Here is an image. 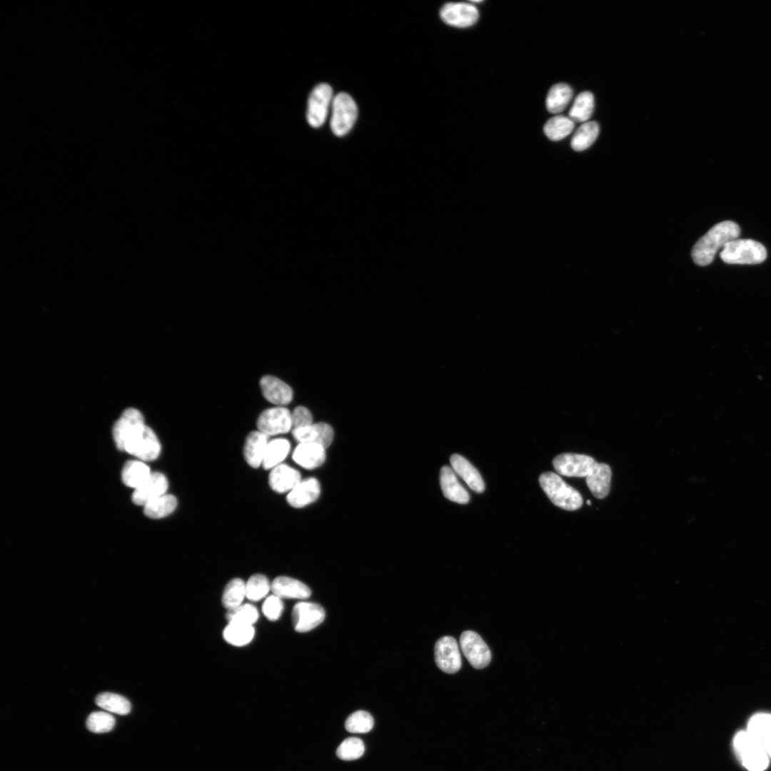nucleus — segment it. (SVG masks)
Instances as JSON below:
<instances>
[{"label":"nucleus","mask_w":771,"mask_h":771,"mask_svg":"<svg viewBox=\"0 0 771 771\" xmlns=\"http://www.w3.org/2000/svg\"><path fill=\"white\" fill-rule=\"evenodd\" d=\"M740 233V226L734 221H725L715 224L695 244L692 250L694 262L701 266L709 265L717 251L737 239Z\"/></svg>","instance_id":"obj_1"},{"label":"nucleus","mask_w":771,"mask_h":771,"mask_svg":"<svg viewBox=\"0 0 771 771\" xmlns=\"http://www.w3.org/2000/svg\"><path fill=\"white\" fill-rule=\"evenodd\" d=\"M539 483L551 502L567 510H575L583 503L580 493L567 484L558 475L545 472L540 475Z\"/></svg>","instance_id":"obj_2"},{"label":"nucleus","mask_w":771,"mask_h":771,"mask_svg":"<svg viewBox=\"0 0 771 771\" xmlns=\"http://www.w3.org/2000/svg\"><path fill=\"white\" fill-rule=\"evenodd\" d=\"M734 748L742 765L749 771H763L769 763V756L762 743L747 730L737 733Z\"/></svg>","instance_id":"obj_3"},{"label":"nucleus","mask_w":771,"mask_h":771,"mask_svg":"<svg viewBox=\"0 0 771 771\" xmlns=\"http://www.w3.org/2000/svg\"><path fill=\"white\" fill-rule=\"evenodd\" d=\"M721 259L730 264H757L767 257L765 246L752 239H735L727 243L720 253Z\"/></svg>","instance_id":"obj_4"},{"label":"nucleus","mask_w":771,"mask_h":771,"mask_svg":"<svg viewBox=\"0 0 771 771\" xmlns=\"http://www.w3.org/2000/svg\"><path fill=\"white\" fill-rule=\"evenodd\" d=\"M331 128L338 136L346 135L353 127L358 115L354 100L346 93L341 92L332 102Z\"/></svg>","instance_id":"obj_5"},{"label":"nucleus","mask_w":771,"mask_h":771,"mask_svg":"<svg viewBox=\"0 0 771 771\" xmlns=\"http://www.w3.org/2000/svg\"><path fill=\"white\" fill-rule=\"evenodd\" d=\"M146 427L143 416L138 410L126 409L113 428V437L117 448L124 450L126 445L141 433Z\"/></svg>","instance_id":"obj_6"},{"label":"nucleus","mask_w":771,"mask_h":771,"mask_svg":"<svg viewBox=\"0 0 771 771\" xmlns=\"http://www.w3.org/2000/svg\"><path fill=\"white\" fill-rule=\"evenodd\" d=\"M333 99V91L328 84H319L313 89L308 98L306 114L310 126L318 128L323 124Z\"/></svg>","instance_id":"obj_7"},{"label":"nucleus","mask_w":771,"mask_h":771,"mask_svg":"<svg viewBox=\"0 0 771 771\" xmlns=\"http://www.w3.org/2000/svg\"><path fill=\"white\" fill-rule=\"evenodd\" d=\"M459 642L463 655L474 668L482 669L488 665L491 652L478 633L465 630L460 635Z\"/></svg>","instance_id":"obj_8"},{"label":"nucleus","mask_w":771,"mask_h":771,"mask_svg":"<svg viewBox=\"0 0 771 771\" xmlns=\"http://www.w3.org/2000/svg\"><path fill=\"white\" fill-rule=\"evenodd\" d=\"M256 425L268 436L288 433L293 428L291 413L283 406L268 408L259 415Z\"/></svg>","instance_id":"obj_9"},{"label":"nucleus","mask_w":771,"mask_h":771,"mask_svg":"<svg viewBox=\"0 0 771 771\" xmlns=\"http://www.w3.org/2000/svg\"><path fill=\"white\" fill-rule=\"evenodd\" d=\"M597 462L590 456L576 453H562L553 460L555 470L568 477H587Z\"/></svg>","instance_id":"obj_10"},{"label":"nucleus","mask_w":771,"mask_h":771,"mask_svg":"<svg viewBox=\"0 0 771 771\" xmlns=\"http://www.w3.org/2000/svg\"><path fill=\"white\" fill-rule=\"evenodd\" d=\"M437 666L443 672L453 674L461 667V657L455 639L446 635L437 640L434 647Z\"/></svg>","instance_id":"obj_11"},{"label":"nucleus","mask_w":771,"mask_h":771,"mask_svg":"<svg viewBox=\"0 0 771 771\" xmlns=\"http://www.w3.org/2000/svg\"><path fill=\"white\" fill-rule=\"evenodd\" d=\"M325 618V610L315 603L299 602L293 608L292 621L296 631L306 633L320 625Z\"/></svg>","instance_id":"obj_12"},{"label":"nucleus","mask_w":771,"mask_h":771,"mask_svg":"<svg viewBox=\"0 0 771 771\" xmlns=\"http://www.w3.org/2000/svg\"><path fill=\"white\" fill-rule=\"evenodd\" d=\"M441 19L447 24L458 28L473 25L478 19L477 8L464 2H448L440 10Z\"/></svg>","instance_id":"obj_13"},{"label":"nucleus","mask_w":771,"mask_h":771,"mask_svg":"<svg viewBox=\"0 0 771 771\" xmlns=\"http://www.w3.org/2000/svg\"><path fill=\"white\" fill-rule=\"evenodd\" d=\"M124 450L141 460L151 461L159 455L161 444L153 430L146 425L141 433L126 445Z\"/></svg>","instance_id":"obj_14"},{"label":"nucleus","mask_w":771,"mask_h":771,"mask_svg":"<svg viewBox=\"0 0 771 771\" xmlns=\"http://www.w3.org/2000/svg\"><path fill=\"white\" fill-rule=\"evenodd\" d=\"M168 485V480L163 474L151 473L148 478L134 490L132 500L136 505L144 506L156 498L166 494Z\"/></svg>","instance_id":"obj_15"},{"label":"nucleus","mask_w":771,"mask_h":771,"mask_svg":"<svg viewBox=\"0 0 771 771\" xmlns=\"http://www.w3.org/2000/svg\"><path fill=\"white\" fill-rule=\"evenodd\" d=\"M260 387L263 397L274 405L283 406L292 401L293 395L292 388L275 376L262 377L260 380Z\"/></svg>","instance_id":"obj_16"},{"label":"nucleus","mask_w":771,"mask_h":771,"mask_svg":"<svg viewBox=\"0 0 771 771\" xmlns=\"http://www.w3.org/2000/svg\"><path fill=\"white\" fill-rule=\"evenodd\" d=\"M292 434L299 443H314L325 448L330 445L334 436L332 427L326 423H312L306 427L293 428Z\"/></svg>","instance_id":"obj_17"},{"label":"nucleus","mask_w":771,"mask_h":771,"mask_svg":"<svg viewBox=\"0 0 771 771\" xmlns=\"http://www.w3.org/2000/svg\"><path fill=\"white\" fill-rule=\"evenodd\" d=\"M321 493L319 482L314 478L301 480L288 494L286 500L293 508H303L316 501Z\"/></svg>","instance_id":"obj_18"},{"label":"nucleus","mask_w":771,"mask_h":771,"mask_svg":"<svg viewBox=\"0 0 771 771\" xmlns=\"http://www.w3.org/2000/svg\"><path fill=\"white\" fill-rule=\"evenodd\" d=\"M271 585L273 595L280 598L303 600L308 598L311 593L306 585L289 577H277Z\"/></svg>","instance_id":"obj_19"},{"label":"nucleus","mask_w":771,"mask_h":771,"mask_svg":"<svg viewBox=\"0 0 771 771\" xmlns=\"http://www.w3.org/2000/svg\"><path fill=\"white\" fill-rule=\"evenodd\" d=\"M326 448L314 443H299L293 453V460L306 469L321 465L326 459Z\"/></svg>","instance_id":"obj_20"},{"label":"nucleus","mask_w":771,"mask_h":771,"mask_svg":"<svg viewBox=\"0 0 771 771\" xmlns=\"http://www.w3.org/2000/svg\"><path fill=\"white\" fill-rule=\"evenodd\" d=\"M440 483L443 495L448 500L460 504L469 502L468 493L458 482L454 470L449 466L441 468Z\"/></svg>","instance_id":"obj_21"},{"label":"nucleus","mask_w":771,"mask_h":771,"mask_svg":"<svg viewBox=\"0 0 771 771\" xmlns=\"http://www.w3.org/2000/svg\"><path fill=\"white\" fill-rule=\"evenodd\" d=\"M301 480L297 470L283 463L272 468L268 478L272 490L280 493L290 492Z\"/></svg>","instance_id":"obj_22"},{"label":"nucleus","mask_w":771,"mask_h":771,"mask_svg":"<svg viewBox=\"0 0 771 771\" xmlns=\"http://www.w3.org/2000/svg\"><path fill=\"white\" fill-rule=\"evenodd\" d=\"M612 471L603 463H596L586 477V483L592 494L598 499L605 498L610 489Z\"/></svg>","instance_id":"obj_23"},{"label":"nucleus","mask_w":771,"mask_h":771,"mask_svg":"<svg viewBox=\"0 0 771 771\" xmlns=\"http://www.w3.org/2000/svg\"><path fill=\"white\" fill-rule=\"evenodd\" d=\"M268 436L260 430L251 432L246 437L243 455L247 463L258 468L263 463L268 443Z\"/></svg>","instance_id":"obj_24"},{"label":"nucleus","mask_w":771,"mask_h":771,"mask_svg":"<svg viewBox=\"0 0 771 771\" xmlns=\"http://www.w3.org/2000/svg\"><path fill=\"white\" fill-rule=\"evenodd\" d=\"M450 464L455 472L467 485L477 493H483L485 490L483 480L476 468L464 457L459 454H453L450 458Z\"/></svg>","instance_id":"obj_25"},{"label":"nucleus","mask_w":771,"mask_h":771,"mask_svg":"<svg viewBox=\"0 0 771 771\" xmlns=\"http://www.w3.org/2000/svg\"><path fill=\"white\" fill-rule=\"evenodd\" d=\"M573 95L571 87L564 83L553 85L546 97V107L549 112L558 114L568 105Z\"/></svg>","instance_id":"obj_26"},{"label":"nucleus","mask_w":771,"mask_h":771,"mask_svg":"<svg viewBox=\"0 0 771 771\" xmlns=\"http://www.w3.org/2000/svg\"><path fill=\"white\" fill-rule=\"evenodd\" d=\"M151 474L149 467L142 461L129 460L122 469L121 478L126 485L136 489L142 485Z\"/></svg>","instance_id":"obj_27"},{"label":"nucleus","mask_w":771,"mask_h":771,"mask_svg":"<svg viewBox=\"0 0 771 771\" xmlns=\"http://www.w3.org/2000/svg\"><path fill=\"white\" fill-rule=\"evenodd\" d=\"M291 448L290 442L285 438H276L268 442L263 460L265 469H271L281 464Z\"/></svg>","instance_id":"obj_28"},{"label":"nucleus","mask_w":771,"mask_h":771,"mask_svg":"<svg viewBox=\"0 0 771 771\" xmlns=\"http://www.w3.org/2000/svg\"><path fill=\"white\" fill-rule=\"evenodd\" d=\"M594 110V96L590 91H583L575 99L568 112L569 118L574 122H586Z\"/></svg>","instance_id":"obj_29"},{"label":"nucleus","mask_w":771,"mask_h":771,"mask_svg":"<svg viewBox=\"0 0 771 771\" xmlns=\"http://www.w3.org/2000/svg\"><path fill=\"white\" fill-rule=\"evenodd\" d=\"M598 134V124L593 121H586L574 133L570 141L571 147L577 151L585 150L594 143Z\"/></svg>","instance_id":"obj_30"},{"label":"nucleus","mask_w":771,"mask_h":771,"mask_svg":"<svg viewBox=\"0 0 771 771\" xmlns=\"http://www.w3.org/2000/svg\"><path fill=\"white\" fill-rule=\"evenodd\" d=\"M176 505L177 500L175 496L163 494L146 503L143 506V512L150 518H161L173 513Z\"/></svg>","instance_id":"obj_31"},{"label":"nucleus","mask_w":771,"mask_h":771,"mask_svg":"<svg viewBox=\"0 0 771 771\" xmlns=\"http://www.w3.org/2000/svg\"><path fill=\"white\" fill-rule=\"evenodd\" d=\"M575 122L569 117L562 115L553 116L543 127L546 136L551 141H560L568 136L573 130Z\"/></svg>","instance_id":"obj_32"},{"label":"nucleus","mask_w":771,"mask_h":771,"mask_svg":"<svg viewBox=\"0 0 771 771\" xmlns=\"http://www.w3.org/2000/svg\"><path fill=\"white\" fill-rule=\"evenodd\" d=\"M223 635L228 643L235 646H243L252 640L254 629L251 625L228 623L223 630Z\"/></svg>","instance_id":"obj_33"},{"label":"nucleus","mask_w":771,"mask_h":771,"mask_svg":"<svg viewBox=\"0 0 771 771\" xmlns=\"http://www.w3.org/2000/svg\"><path fill=\"white\" fill-rule=\"evenodd\" d=\"M96 704L113 713L126 715L131 710V704L124 697L112 692H103L97 695Z\"/></svg>","instance_id":"obj_34"},{"label":"nucleus","mask_w":771,"mask_h":771,"mask_svg":"<svg viewBox=\"0 0 771 771\" xmlns=\"http://www.w3.org/2000/svg\"><path fill=\"white\" fill-rule=\"evenodd\" d=\"M245 597L246 583L240 578H234L224 588L222 603L228 610L233 609L241 605Z\"/></svg>","instance_id":"obj_35"},{"label":"nucleus","mask_w":771,"mask_h":771,"mask_svg":"<svg viewBox=\"0 0 771 771\" xmlns=\"http://www.w3.org/2000/svg\"><path fill=\"white\" fill-rule=\"evenodd\" d=\"M271 588V585L265 575H253L246 583V597L252 601L259 600L268 594Z\"/></svg>","instance_id":"obj_36"},{"label":"nucleus","mask_w":771,"mask_h":771,"mask_svg":"<svg viewBox=\"0 0 771 771\" xmlns=\"http://www.w3.org/2000/svg\"><path fill=\"white\" fill-rule=\"evenodd\" d=\"M373 719L364 710L356 711L348 716L345 722L346 729L353 733H366L371 730Z\"/></svg>","instance_id":"obj_37"},{"label":"nucleus","mask_w":771,"mask_h":771,"mask_svg":"<svg viewBox=\"0 0 771 771\" xmlns=\"http://www.w3.org/2000/svg\"><path fill=\"white\" fill-rule=\"evenodd\" d=\"M747 730L761 742L771 735V714L757 713L749 720Z\"/></svg>","instance_id":"obj_38"},{"label":"nucleus","mask_w":771,"mask_h":771,"mask_svg":"<svg viewBox=\"0 0 771 771\" xmlns=\"http://www.w3.org/2000/svg\"><path fill=\"white\" fill-rule=\"evenodd\" d=\"M226 619L228 623H238L252 625L258 618V610L252 605H241L228 610Z\"/></svg>","instance_id":"obj_39"},{"label":"nucleus","mask_w":771,"mask_h":771,"mask_svg":"<svg viewBox=\"0 0 771 771\" xmlns=\"http://www.w3.org/2000/svg\"><path fill=\"white\" fill-rule=\"evenodd\" d=\"M365 751L363 741L355 737H351L343 740L336 750L337 756L344 760H352L359 758Z\"/></svg>","instance_id":"obj_40"},{"label":"nucleus","mask_w":771,"mask_h":771,"mask_svg":"<svg viewBox=\"0 0 771 771\" xmlns=\"http://www.w3.org/2000/svg\"><path fill=\"white\" fill-rule=\"evenodd\" d=\"M116 720L111 714L104 712H94L86 720V727L92 732L104 733L111 731Z\"/></svg>","instance_id":"obj_41"},{"label":"nucleus","mask_w":771,"mask_h":771,"mask_svg":"<svg viewBox=\"0 0 771 771\" xmlns=\"http://www.w3.org/2000/svg\"><path fill=\"white\" fill-rule=\"evenodd\" d=\"M262 610L268 620L271 621L277 620L283 610L281 598L275 595L268 596L263 604Z\"/></svg>","instance_id":"obj_42"},{"label":"nucleus","mask_w":771,"mask_h":771,"mask_svg":"<svg viewBox=\"0 0 771 771\" xmlns=\"http://www.w3.org/2000/svg\"><path fill=\"white\" fill-rule=\"evenodd\" d=\"M291 417L293 429L306 427L313 423L311 413L304 406L296 407L291 413Z\"/></svg>","instance_id":"obj_43"},{"label":"nucleus","mask_w":771,"mask_h":771,"mask_svg":"<svg viewBox=\"0 0 771 771\" xmlns=\"http://www.w3.org/2000/svg\"><path fill=\"white\" fill-rule=\"evenodd\" d=\"M762 743L769 756L771 758V735L762 741Z\"/></svg>","instance_id":"obj_44"},{"label":"nucleus","mask_w":771,"mask_h":771,"mask_svg":"<svg viewBox=\"0 0 771 771\" xmlns=\"http://www.w3.org/2000/svg\"><path fill=\"white\" fill-rule=\"evenodd\" d=\"M587 504H588V505H591V503H590V500H587Z\"/></svg>","instance_id":"obj_45"}]
</instances>
